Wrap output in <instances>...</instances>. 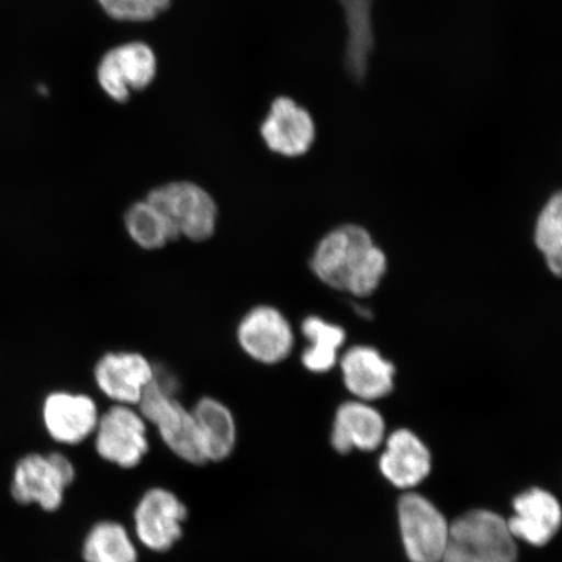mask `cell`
I'll return each mask as SVG.
<instances>
[{
  "instance_id": "9a60e30c",
  "label": "cell",
  "mask_w": 562,
  "mask_h": 562,
  "mask_svg": "<svg viewBox=\"0 0 562 562\" xmlns=\"http://www.w3.org/2000/svg\"><path fill=\"white\" fill-rule=\"evenodd\" d=\"M516 515L507 521L515 539L542 547L554 537L561 525V508L557 497L544 490L533 488L515 498Z\"/></svg>"
},
{
  "instance_id": "ba28073f",
  "label": "cell",
  "mask_w": 562,
  "mask_h": 562,
  "mask_svg": "<svg viewBox=\"0 0 562 562\" xmlns=\"http://www.w3.org/2000/svg\"><path fill=\"white\" fill-rule=\"evenodd\" d=\"M149 427L136 406L112 404L101 413L91 437L94 451L112 467L137 469L150 452Z\"/></svg>"
},
{
  "instance_id": "603a6c76",
  "label": "cell",
  "mask_w": 562,
  "mask_h": 562,
  "mask_svg": "<svg viewBox=\"0 0 562 562\" xmlns=\"http://www.w3.org/2000/svg\"><path fill=\"white\" fill-rule=\"evenodd\" d=\"M537 248L544 256L548 269L560 277L562 270V196L557 193L546 203L536 226Z\"/></svg>"
},
{
  "instance_id": "2e32d148",
  "label": "cell",
  "mask_w": 562,
  "mask_h": 562,
  "mask_svg": "<svg viewBox=\"0 0 562 562\" xmlns=\"http://www.w3.org/2000/svg\"><path fill=\"white\" fill-rule=\"evenodd\" d=\"M199 427L203 456L206 463H222L235 453L238 427L235 414L222 400L203 396L191 407Z\"/></svg>"
},
{
  "instance_id": "7a4b0ae2",
  "label": "cell",
  "mask_w": 562,
  "mask_h": 562,
  "mask_svg": "<svg viewBox=\"0 0 562 562\" xmlns=\"http://www.w3.org/2000/svg\"><path fill=\"white\" fill-rule=\"evenodd\" d=\"M179 382L171 372L157 367L156 376L136 406L175 457L192 467L207 465L199 427L191 407L179 398Z\"/></svg>"
},
{
  "instance_id": "5b68a950",
  "label": "cell",
  "mask_w": 562,
  "mask_h": 562,
  "mask_svg": "<svg viewBox=\"0 0 562 562\" xmlns=\"http://www.w3.org/2000/svg\"><path fill=\"white\" fill-rule=\"evenodd\" d=\"M517 547L507 521L496 513L473 510L449 525L441 562H516Z\"/></svg>"
},
{
  "instance_id": "277c9868",
  "label": "cell",
  "mask_w": 562,
  "mask_h": 562,
  "mask_svg": "<svg viewBox=\"0 0 562 562\" xmlns=\"http://www.w3.org/2000/svg\"><path fill=\"white\" fill-rule=\"evenodd\" d=\"M159 56L149 42L128 40L105 50L95 66L98 88L112 103L128 104L156 83Z\"/></svg>"
},
{
  "instance_id": "30bf717a",
  "label": "cell",
  "mask_w": 562,
  "mask_h": 562,
  "mask_svg": "<svg viewBox=\"0 0 562 562\" xmlns=\"http://www.w3.org/2000/svg\"><path fill=\"white\" fill-rule=\"evenodd\" d=\"M42 425L47 437L63 447H77L93 437L101 411L88 393L54 391L42 404Z\"/></svg>"
},
{
  "instance_id": "9c48e42d",
  "label": "cell",
  "mask_w": 562,
  "mask_h": 562,
  "mask_svg": "<svg viewBox=\"0 0 562 562\" xmlns=\"http://www.w3.org/2000/svg\"><path fill=\"white\" fill-rule=\"evenodd\" d=\"M236 339L246 356L262 364L285 361L294 348L290 321L271 305H258L246 312L237 323Z\"/></svg>"
},
{
  "instance_id": "d6986e66",
  "label": "cell",
  "mask_w": 562,
  "mask_h": 562,
  "mask_svg": "<svg viewBox=\"0 0 562 562\" xmlns=\"http://www.w3.org/2000/svg\"><path fill=\"white\" fill-rule=\"evenodd\" d=\"M83 562H139V546L132 530L116 519H101L83 536Z\"/></svg>"
},
{
  "instance_id": "8fae6325",
  "label": "cell",
  "mask_w": 562,
  "mask_h": 562,
  "mask_svg": "<svg viewBox=\"0 0 562 562\" xmlns=\"http://www.w3.org/2000/svg\"><path fill=\"white\" fill-rule=\"evenodd\" d=\"M400 529L407 558L412 562H441L449 525L426 497L406 494L398 503Z\"/></svg>"
},
{
  "instance_id": "52a82bcc",
  "label": "cell",
  "mask_w": 562,
  "mask_h": 562,
  "mask_svg": "<svg viewBox=\"0 0 562 562\" xmlns=\"http://www.w3.org/2000/svg\"><path fill=\"white\" fill-rule=\"evenodd\" d=\"M189 509L175 491L154 486L144 491L132 512V533L144 550L167 553L184 538Z\"/></svg>"
},
{
  "instance_id": "8992f818",
  "label": "cell",
  "mask_w": 562,
  "mask_h": 562,
  "mask_svg": "<svg viewBox=\"0 0 562 562\" xmlns=\"http://www.w3.org/2000/svg\"><path fill=\"white\" fill-rule=\"evenodd\" d=\"M171 223L176 235L193 243H205L215 235L220 207L213 195L189 180H176L153 188L145 196Z\"/></svg>"
},
{
  "instance_id": "ffe728a7",
  "label": "cell",
  "mask_w": 562,
  "mask_h": 562,
  "mask_svg": "<svg viewBox=\"0 0 562 562\" xmlns=\"http://www.w3.org/2000/svg\"><path fill=\"white\" fill-rule=\"evenodd\" d=\"M346 13L348 30L346 67L351 77L362 81L368 74L369 58L374 48L371 9L374 0H337Z\"/></svg>"
},
{
  "instance_id": "cb8c5ba5",
  "label": "cell",
  "mask_w": 562,
  "mask_h": 562,
  "mask_svg": "<svg viewBox=\"0 0 562 562\" xmlns=\"http://www.w3.org/2000/svg\"><path fill=\"white\" fill-rule=\"evenodd\" d=\"M105 18L121 24H149L171 10L173 0H94Z\"/></svg>"
},
{
  "instance_id": "4fadbf2b",
  "label": "cell",
  "mask_w": 562,
  "mask_h": 562,
  "mask_svg": "<svg viewBox=\"0 0 562 562\" xmlns=\"http://www.w3.org/2000/svg\"><path fill=\"white\" fill-rule=\"evenodd\" d=\"M259 135L271 153L297 158L311 150L315 124L308 111L291 97H277L259 126Z\"/></svg>"
},
{
  "instance_id": "3957f363",
  "label": "cell",
  "mask_w": 562,
  "mask_h": 562,
  "mask_svg": "<svg viewBox=\"0 0 562 562\" xmlns=\"http://www.w3.org/2000/svg\"><path fill=\"white\" fill-rule=\"evenodd\" d=\"M76 477V465L66 453H26L13 467L11 496L23 507L35 505L46 513H55L65 505Z\"/></svg>"
},
{
  "instance_id": "7402d4cb",
  "label": "cell",
  "mask_w": 562,
  "mask_h": 562,
  "mask_svg": "<svg viewBox=\"0 0 562 562\" xmlns=\"http://www.w3.org/2000/svg\"><path fill=\"white\" fill-rule=\"evenodd\" d=\"M308 347L302 353L304 367L316 374L331 370L339 358V350L346 342V329L319 316H307L301 325Z\"/></svg>"
},
{
  "instance_id": "7c38bea8",
  "label": "cell",
  "mask_w": 562,
  "mask_h": 562,
  "mask_svg": "<svg viewBox=\"0 0 562 562\" xmlns=\"http://www.w3.org/2000/svg\"><path fill=\"white\" fill-rule=\"evenodd\" d=\"M156 364L135 350L108 351L94 364V382L112 404L137 406L156 376Z\"/></svg>"
},
{
  "instance_id": "ac0fdd59",
  "label": "cell",
  "mask_w": 562,
  "mask_h": 562,
  "mask_svg": "<svg viewBox=\"0 0 562 562\" xmlns=\"http://www.w3.org/2000/svg\"><path fill=\"white\" fill-rule=\"evenodd\" d=\"M384 419L374 407L361 402L342 404L336 413L333 445L337 452L351 449L374 451L384 439Z\"/></svg>"
},
{
  "instance_id": "6da1fadb",
  "label": "cell",
  "mask_w": 562,
  "mask_h": 562,
  "mask_svg": "<svg viewBox=\"0 0 562 562\" xmlns=\"http://www.w3.org/2000/svg\"><path fill=\"white\" fill-rule=\"evenodd\" d=\"M311 263L322 283L360 299L378 290L386 271L384 251L367 229L355 224L335 228L323 237Z\"/></svg>"
},
{
  "instance_id": "e0dca14e",
  "label": "cell",
  "mask_w": 562,
  "mask_h": 562,
  "mask_svg": "<svg viewBox=\"0 0 562 562\" xmlns=\"http://www.w3.org/2000/svg\"><path fill=\"white\" fill-rule=\"evenodd\" d=\"M381 470L393 486L416 487L430 474L431 456L416 435L402 428L393 432L386 441Z\"/></svg>"
},
{
  "instance_id": "44dd1931",
  "label": "cell",
  "mask_w": 562,
  "mask_h": 562,
  "mask_svg": "<svg viewBox=\"0 0 562 562\" xmlns=\"http://www.w3.org/2000/svg\"><path fill=\"white\" fill-rule=\"evenodd\" d=\"M124 227L131 240L147 251L164 249L168 244L179 240L164 213L146 199L133 202L126 209Z\"/></svg>"
},
{
  "instance_id": "5bb4252c",
  "label": "cell",
  "mask_w": 562,
  "mask_h": 562,
  "mask_svg": "<svg viewBox=\"0 0 562 562\" xmlns=\"http://www.w3.org/2000/svg\"><path fill=\"white\" fill-rule=\"evenodd\" d=\"M344 383L362 402L389 396L395 385L396 369L375 348H350L340 361Z\"/></svg>"
}]
</instances>
